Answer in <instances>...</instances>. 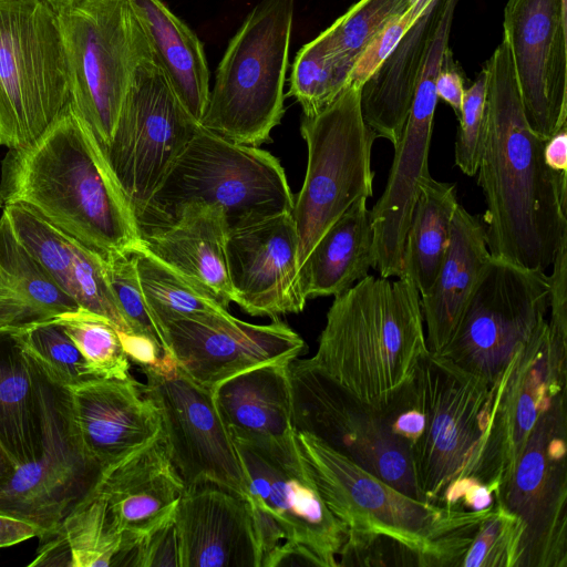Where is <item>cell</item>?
I'll use <instances>...</instances> for the list:
<instances>
[{
  "label": "cell",
  "instance_id": "43",
  "mask_svg": "<svg viewBox=\"0 0 567 567\" xmlns=\"http://www.w3.org/2000/svg\"><path fill=\"white\" fill-rule=\"evenodd\" d=\"M103 259L114 300L131 332L151 339L166 354L165 338L146 305L132 252Z\"/></svg>",
  "mask_w": 567,
  "mask_h": 567
},
{
  "label": "cell",
  "instance_id": "15",
  "mask_svg": "<svg viewBox=\"0 0 567 567\" xmlns=\"http://www.w3.org/2000/svg\"><path fill=\"white\" fill-rule=\"evenodd\" d=\"M566 391L540 413L495 503L525 526L518 567L567 566Z\"/></svg>",
  "mask_w": 567,
  "mask_h": 567
},
{
  "label": "cell",
  "instance_id": "37",
  "mask_svg": "<svg viewBox=\"0 0 567 567\" xmlns=\"http://www.w3.org/2000/svg\"><path fill=\"white\" fill-rule=\"evenodd\" d=\"M132 255L146 305L162 333L164 326L173 320L228 311L212 293L155 258L142 245Z\"/></svg>",
  "mask_w": 567,
  "mask_h": 567
},
{
  "label": "cell",
  "instance_id": "19",
  "mask_svg": "<svg viewBox=\"0 0 567 567\" xmlns=\"http://www.w3.org/2000/svg\"><path fill=\"white\" fill-rule=\"evenodd\" d=\"M567 0H507V41L526 120L544 141L567 126Z\"/></svg>",
  "mask_w": 567,
  "mask_h": 567
},
{
  "label": "cell",
  "instance_id": "2",
  "mask_svg": "<svg viewBox=\"0 0 567 567\" xmlns=\"http://www.w3.org/2000/svg\"><path fill=\"white\" fill-rule=\"evenodd\" d=\"M0 199L22 204L103 258L142 245L135 213L72 106L31 145L10 150Z\"/></svg>",
  "mask_w": 567,
  "mask_h": 567
},
{
  "label": "cell",
  "instance_id": "3",
  "mask_svg": "<svg viewBox=\"0 0 567 567\" xmlns=\"http://www.w3.org/2000/svg\"><path fill=\"white\" fill-rule=\"evenodd\" d=\"M429 352L420 293L403 275H368L334 296L312 362L360 400L386 402Z\"/></svg>",
  "mask_w": 567,
  "mask_h": 567
},
{
  "label": "cell",
  "instance_id": "42",
  "mask_svg": "<svg viewBox=\"0 0 567 567\" xmlns=\"http://www.w3.org/2000/svg\"><path fill=\"white\" fill-rule=\"evenodd\" d=\"M525 526L497 503L478 526L460 567H518Z\"/></svg>",
  "mask_w": 567,
  "mask_h": 567
},
{
  "label": "cell",
  "instance_id": "14",
  "mask_svg": "<svg viewBox=\"0 0 567 567\" xmlns=\"http://www.w3.org/2000/svg\"><path fill=\"white\" fill-rule=\"evenodd\" d=\"M199 126L150 50L135 69L112 138L104 150L137 221Z\"/></svg>",
  "mask_w": 567,
  "mask_h": 567
},
{
  "label": "cell",
  "instance_id": "40",
  "mask_svg": "<svg viewBox=\"0 0 567 567\" xmlns=\"http://www.w3.org/2000/svg\"><path fill=\"white\" fill-rule=\"evenodd\" d=\"M348 85L349 75L334 63L318 35L296 54L287 95L296 99L305 116H312L331 104Z\"/></svg>",
  "mask_w": 567,
  "mask_h": 567
},
{
  "label": "cell",
  "instance_id": "39",
  "mask_svg": "<svg viewBox=\"0 0 567 567\" xmlns=\"http://www.w3.org/2000/svg\"><path fill=\"white\" fill-rule=\"evenodd\" d=\"M55 320L75 343L93 377L123 380L131 375L118 330L110 320L81 308Z\"/></svg>",
  "mask_w": 567,
  "mask_h": 567
},
{
  "label": "cell",
  "instance_id": "9",
  "mask_svg": "<svg viewBox=\"0 0 567 567\" xmlns=\"http://www.w3.org/2000/svg\"><path fill=\"white\" fill-rule=\"evenodd\" d=\"M307 169L293 202L300 270L323 234L359 198L373 194L371 152L378 135L361 111V86L350 84L326 109L302 115Z\"/></svg>",
  "mask_w": 567,
  "mask_h": 567
},
{
  "label": "cell",
  "instance_id": "32",
  "mask_svg": "<svg viewBox=\"0 0 567 567\" xmlns=\"http://www.w3.org/2000/svg\"><path fill=\"white\" fill-rule=\"evenodd\" d=\"M368 198H359L323 234L301 270L307 298L338 296L367 277L374 266V234Z\"/></svg>",
  "mask_w": 567,
  "mask_h": 567
},
{
  "label": "cell",
  "instance_id": "23",
  "mask_svg": "<svg viewBox=\"0 0 567 567\" xmlns=\"http://www.w3.org/2000/svg\"><path fill=\"white\" fill-rule=\"evenodd\" d=\"M179 567H261L248 501L216 484L186 487L175 513Z\"/></svg>",
  "mask_w": 567,
  "mask_h": 567
},
{
  "label": "cell",
  "instance_id": "26",
  "mask_svg": "<svg viewBox=\"0 0 567 567\" xmlns=\"http://www.w3.org/2000/svg\"><path fill=\"white\" fill-rule=\"evenodd\" d=\"M97 488L116 528L140 539L175 512L186 486L162 432L150 444L106 468Z\"/></svg>",
  "mask_w": 567,
  "mask_h": 567
},
{
  "label": "cell",
  "instance_id": "21",
  "mask_svg": "<svg viewBox=\"0 0 567 567\" xmlns=\"http://www.w3.org/2000/svg\"><path fill=\"white\" fill-rule=\"evenodd\" d=\"M163 334L166 354L209 389L262 364L290 362L306 348L302 338L278 318L254 324L228 311L173 320L164 326Z\"/></svg>",
  "mask_w": 567,
  "mask_h": 567
},
{
  "label": "cell",
  "instance_id": "46",
  "mask_svg": "<svg viewBox=\"0 0 567 567\" xmlns=\"http://www.w3.org/2000/svg\"><path fill=\"white\" fill-rule=\"evenodd\" d=\"M432 0H417L403 13L391 19L358 58L349 83L361 86L392 52Z\"/></svg>",
  "mask_w": 567,
  "mask_h": 567
},
{
  "label": "cell",
  "instance_id": "20",
  "mask_svg": "<svg viewBox=\"0 0 567 567\" xmlns=\"http://www.w3.org/2000/svg\"><path fill=\"white\" fill-rule=\"evenodd\" d=\"M566 359L567 349L549 340L546 324L515 354L496 382L492 423L476 475L495 493L540 413L566 391Z\"/></svg>",
  "mask_w": 567,
  "mask_h": 567
},
{
  "label": "cell",
  "instance_id": "18",
  "mask_svg": "<svg viewBox=\"0 0 567 567\" xmlns=\"http://www.w3.org/2000/svg\"><path fill=\"white\" fill-rule=\"evenodd\" d=\"M449 34L437 31L431 42L414 91L411 109L394 147L383 194L371 212L374 266L383 278L403 275L406 231L417 199L420 181L430 175L429 151L437 103L436 79L449 51Z\"/></svg>",
  "mask_w": 567,
  "mask_h": 567
},
{
  "label": "cell",
  "instance_id": "25",
  "mask_svg": "<svg viewBox=\"0 0 567 567\" xmlns=\"http://www.w3.org/2000/svg\"><path fill=\"white\" fill-rule=\"evenodd\" d=\"M2 214L25 249L81 309L132 333L114 300L104 259L22 204L4 205Z\"/></svg>",
  "mask_w": 567,
  "mask_h": 567
},
{
  "label": "cell",
  "instance_id": "35",
  "mask_svg": "<svg viewBox=\"0 0 567 567\" xmlns=\"http://www.w3.org/2000/svg\"><path fill=\"white\" fill-rule=\"evenodd\" d=\"M419 189L404 241L403 275L422 296L433 285L445 256L458 200L455 184L431 175L420 181Z\"/></svg>",
  "mask_w": 567,
  "mask_h": 567
},
{
  "label": "cell",
  "instance_id": "7",
  "mask_svg": "<svg viewBox=\"0 0 567 567\" xmlns=\"http://www.w3.org/2000/svg\"><path fill=\"white\" fill-rule=\"evenodd\" d=\"M70 105L59 12L45 0H0V145H31Z\"/></svg>",
  "mask_w": 567,
  "mask_h": 567
},
{
  "label": "cell",
  "instance_id": "12",
  "mask_svg": "<svg viewBox=\"0 0 567 567\" xmlns=\"http://www.w3.org/2000/svg\"><path fill=\"white\" fill-rule=\"evenodd\" d=\"M30 359L41 404L42 450L35 460L19 465L0 492V513L32 523L47 536L97 487L104 468L83 445L70 389Z\"/></svg>",
  "mask_w": 567,
  "mask_h": 567
},
{
  "label": "cell",
  "instance_id": "29",
  "mask_svg": "<svg viewBox=\"0 0 567 567\" xmlns=\"http://www.w3.org/2000/svg\"><path fill=\"white\" fill-rule=\"evenodd\" d=\"M432 0L413 25L361 87L365 123L394 146L405 125L419 76L444 11Z\"/></svg>",
  "mask_w": 567,
  "mask_h": 567
},
{
  "label": "cell",
  "instance_id": "47",
  "mask_svg": "<svg viewBox=\"0 0 567 567\" xmlns=\"http://www.w3.org/2000/svg\"><path fill=\"white\" fill-rule=\"evenodd\" d=\"M174 513L138 539L135 567H179Z\"/></svg>",
  "mask_w": 567,
  "mask_h": 567
},
{
  "label": "cell",
  "instance_id": "48",
  "mask_svg": "<svg viewBox=\"0 0 567 567\" xmlns=\"http://www.w3.org/2000/svg\"><path fill=\"white\" fill-rule=\"evenodd\" d=\"M320 566V559L305 545L284 540L261 561V567Z\"/></svg>",
  "mask_w": 567,
  "mask_h": 567
},
{
  "label": "cell",
  "instance_id": "13",
  "mask_svg": "<svg viewBox=\"0 0 567 567\" xmlns=\"http://www.w3.org/2000/svg\"><path fill=\"white\" fill-rule=\"evenodd\" d=\"M292 426L406 495L422 501L410 457L382 406L360 400L311 359L288 363Z\"/></svg>",
  "mask_w": 567,
  "mask_h": 567
},
{
  "label": "cell",
  "instance_id": "49",
  "mask_svg": "<svg viewBox=\"0 0 567 567\" xmlns=\"http://www.w3.org/2000/svg\"><path fill=\"white\" fill-rule=\"evenodd\" d=\"M118 336L130 362L136 363L140 368L155 364L164 354L158 346L146 337L121 331Z\"/></svg>",
  "mask_w": 567,
  "mask_h": 567
},
{
  "label": "cell",
  "instance_id": "53",
  "mask_svg": "<svg viewBox=\"0 0 567 567\" xmlns=\"http://www.w3.org/2000/svg\"><path fill=\"white\" fill-rule=\"evenodd\" d=\"M18 466L19 465L0 441V492L9 483Z\"/></svg>",
  "mask_w": 567,
  "mask_h": 567
},
{
  "label": "cell",
  "instance_id": "8",
  "mask_svg": "<svg viewBox=\"0 0 567 567\" xmlns=\"http://www.w3.org/2000/svg\"><path fill=\"white\" fill-rule=\"evenodd\" d=\"M59 18L71 106L104 152L135 69L151 48L130 0H78Z\"/></svg>",
  "mask_w": 567,
  "mask_h": 567
},
{
  "label": "cell",
  "instance_id": "10",
  "mask_svg": "<svg viewBox=\"0 0 567 567\" xmlns=\"http://www.w3.org/2000/svg\"><path fill=\"white\" fill-rule=\"evenodd\" d=\"M413 375L422 393L425 424L410 462L422 499L439 505L454 483L477 481L496 382L477 379L430 351Z\"/></svg>",
  "mask_w": 567,
  "mask_h": 567
},
{
  "label": "cell",
  "instance_id": "16",
  "mask_svg": "<svg viewBox=\"0 0 567 567\" xmlns=\"http://www.w3.org/2000/svg\"><path fill=\"white\" fill-rule=\"evenodd\" d=\"M141 369L146 378L142 390L158 409L169 456L185 486L212 483L246 498L247 476L212 389L168 354Z\"/></svg>",
  "mask_w": 567,
  "mask_h": 567
},
{
  "label": "cell",
  "instance_id": "22",
  "mask_svg": "<svg viewBox=\"0 0 567 567\" xmlns=\"http://www.w3.org/2000/svg\"><path fill=\"white\" fill-rule=\"evenodd\" d=\"M227 266L234 302L254 317L299 313L307 298L291 213L228 231Z\"/></svg>",
  "mask_w": 567,
  "mask_h": 567
},
{
  "label": "cell",
  "instance_id": "44",
  "mask_svg": "<svg viewBox=\"0 0 567 567\" xmlns=\"http://www.w3.org/2000/svg\"><path fill=\"white\" fill-rule=\"evenodd\" d=\"M486 97V72L483 68L474 83L464 90L460 127L455 142V165L467 176L476 175L481 156Z\"/></svg>",
  "mask_w": 567,
  "mask_h": 567
},
{
  "label": "cell",
  "instance_id": "51",
  "mask_svg": "<svg viewBox=\"0 0 567 567\" xmlns=\"http://www.w3.org/2000/svg\"><path fill=\"white\" fill-rule=\"evenodd\" d=\"M435 87L437 97L444 100L460 116L465 90L460 73L453 69H446L444 62L437 75Z\"/></svg>",
  "mask_w": 567,
  "mask_h": 567
},
{
  "label": "cell",
  "instance_id": "5",
  "mask_svg": "<svg viewBox=\"0 0 567 567\" xmlns=\"http://www.w3.org/2000/svg\"><path fill=\"white\" fill-rule=\"evenodd\" d=\"M295 197L280 161L202 126L174 161L138 219L141 234L168 224L189 203L221 208L229 230L284 213Z\"/></svg>",
  "mask_w": 567,
  "mask_h": 567
},
{
  "label": "cell",
  "instance_id": "31",
  "mask_svg": "<svg viewBox=\"0 0 567 567\" xmlns=\"http://www.w3.org/2000/svg\"><path fill=\"white\" fill-rule=\"evenodd\" d=\"M130 1L156 63L184 107L200 124L210 91L202 42L163 0Z\"/></svg>",
  "mask_w": 567,
  "mask_h": 567
},
{
  "label": "cell",
  "instance_id": "30",
  "mask_svg": "<svg viewBox=\"0 0 567 567\" xmlns=\"http://www.w3.org/2000/svg\"><path fill=\"white\" fill-rule=\"evenodd\" d=\"M289 362L262 364L212 389L233 437L285 441L293 437Z\"/></svg>",
  "mask_w": 567,
  "mask_h": 567
},
{
  "label": "cell",
  "instance_id": "27",
  "mask_svg": "<svg viewBox=\"0 0 567 567\" xmlns=\"http://www.w3.org/2000/svg\"><path fill=\"white\" fill-rule=\"evenodd\" d=\"M228 231L221 208L189 203L168 224L142 231V246L228 308L234 302L226 254Z\"/></svg>",
  "mask_w": 567,
  "mask_h": 567
},
{
  "label": "cell",
  "instance_id": "38",
  "mask_svg": "<svg viewBox=\"0 0 567 567\" xmlns=\"http://www.w3.org/2000/svg\"><path fill=\"white\" fill-rule=\"evenodd\" d=\"M408 9V0H359L319 37L334 63L350 78L365 47L391 19Z\"/></svg>",
  "mask_w": 567,
  "mask_h": 567
},
{
  "label": "cell",
  "instance_id": "11",
  "mask_svg": "<svg viewBox=\"0 0 567 567\" xmlns=\"http://www.w3.org/2000/svg\"><path fill=\"white\" fill-rule=\"evenodd\" d=\"M549 277L491 258L458 324L435 353L489 384L546 324Z\"/></svg>",
  "mask_w": 567,
  "mask_h": 567
},
{
  "label": "cell",
  "instance_id": "28",
  "mask_svg": "<svg viewBox=\"0 0 567 567\" xmlns=\"http://www.w3.org/2000/svg\"><path fill=\"white\" fill-rule=\"evenodd\" d=\"M491 258L482 218L458 203L439 272L429 291L420 296L430 352L439 353L453 336Z\"/></svg>",
  "mask_w": 567,
  "mask_h": 567
},
{
  "label": "cell",
  "instance_id": "34",
  "mask_svg": "<svg viewBox=\"0 0 567 567\" xmlns=\"http://www.w3.org/2000/svg\"><path fill=\"white\" fill-rule=\"evenodd\" d=\"M0 441L18 465L42 450V413L20 329L0 328Z\"/></svg>",
  "mask_w": 567,
  "mask_h": 567
},
{
  "label": "cell",
  "instance_id": "55",
  "mask_svg": "<svg viewBox=\"0 0 567 567\" xmlns=\"http://www.w3.org/2000/svg\"><path fill=\"white\" fill-rule=\"evenodd\" d=\"M416 1H417V0H408V2H409V8H410L411 6H413Z\"/></svg>",
  "mask_w": 567,
  "mask_h": 567
},
{
  "label": "cell",
  "instance_id": "4",
  "mask_svg": "<svg viewBox=\"0 0 567 567\" xmlns=\"http://www.w3.org/2000/svg\"><path fill=\"white\" fill-rule=\"evenodd\" d=\"M305 466L329 511L348 532L382 535L416 551L423 567H460L483 511L413 498L313 436L296 432Z\"/></svg>",
  "mask_w": 567,
  "mask_h": 567
},
{
  "label": "cell",
  "instance_id": "24",
  "mask_svg": "<svg viewBox=\"0 0 567 567\" xmlns=\"http://www.w3.org/2000/svg\"><path fill=\"white\" fill-rule=\"evenodd\" d=\"M69 389L83 445L104 471L163 432L158 409L131 375L95 377Z\"/></svg>",
  "mask_w": 567,
  "mask_h": 567
},
{
  "label": "cell",
  "instance_id": "50",
  "mask_svg": "<svg viewBox=\"0 0 567 567\" xmlns=\"http://www.w3.org/2000/svg\"><path fill=\"white\" fill-rule=\"evenodd\" d=\"M44 532L37 525L0 513V548L9 547L33 537L42 538Z\"/></svg>",
  "mask_w": 567,
  "mask_h": 567
},
{
  "label": "cell",
  "instance_id": "1",
  "mask_svg": "<svg viewBox=\"0 0 567 567\" xmlns=\"http://www.w3.org/2000/svg\"><path fill=\"white\" fill-rule=\"evenodd\" d=\"M486 97L477 183L488 251L546 272L567 241V173L544 159L545 142L529 126L505 38L484 65Z\"/></svg>",
  "mask_w": 567,
  "mask_h": 567
},
{
  "label": "cell",
  "instance_id": "45",
  "mask_svg": "<svg viewBox=\"0 0 567 567\" xmlns=\"http://www.w3.org/2000/svg\"><path fill=\"white\" fill-rule=\"evenodd\" d=\"M339 566H421L420 555L400 542L374 534L347 532Z\"/></svg>",
  "mask_w": 567,
  "mask_h": 567
},
{
  "label": "cell",
  "instance_id": "36",
  "mask_svg": "<svg viewBox=\"0 0 567 567\" xmlns=\"http://www.w3.org/2000/svg\"><path fill=\"white\" fill-rule=\"evenodd\" d=\"M44 537L52 538L62 548L69 567L115 566L124 545V535L113 523L97 487Z\"/></svg>",
  "mask_w": 567,
  "mask_h": 567
},
{
  "label": "cell",
  "instance_id": "52",
  "mask_svg": "<svg viewBox=\"0 0 567 567\" xmlns=\"http://www.w3.org/2000/svg\"><path fill=\"white\" fill-rule=\"evenodd\" d=\"M544 159L551 169L567 173V126L545 142Z\"/></svg>",
  "mask_w": 567,
  "mask_h": 567
},
{
  "label": "cell",
  "instance_id": "6",
  "mask_svg": "<svg viewBox=\"0 0 567 567\" xmlns=\"http://www.w3.org/2000/svg\"><path fill=\"white\" fill-rule=\"evenodd\" d=\"M295 0H261L230 40L200 126L233 142L259 146L284 115Z\"/></svg>",
  "mask_w": 567,
  "mask_h": 567
},
{
  "label": "cell",
  "instance_id": "41",
  "mask_svg": "<svg viewBox=\"0 0 567 567\" xmlns=\"http://www.w3.org/2000/svg\"><path fill=\"white\" fill-rule=\"evenodd\" d=\"M20 337L28 353L65 386L72 388L95 378L75 343L55 319L22 328Z\"/></svg>",
  "mask_w": 567,
  "mask_h": 567
},
{
  "label": "cell",
  "instance_id": "54",
  "mask_svg": "<svg viewBox=\"0 0 567 567\" xmlns=\"http://www.w3.org/2000/svg\"><path fill=\"white\" fill-rule=\"evenodd\" d=\"M48 1L58 12L64 10L78 0H45Z\"/></svg>",
  "mask_w": 567,
  "mask_h": 567
},
{
  "label": "cell",
  "instance_id": "17",
  "mask_svg": "<svg viewBox=\"0 0 567 567\" xmlns=\"http://www.w3.org/2000/svg\"><path fill=\"white\" fill-rule=\"evenodd\" d=\"M233 440L247 476L246 498L275 518L285 540L305 545L322 567H338L348 530L322 501L296 436L285 441Z\"/></svg>",
  "mask_w": 567,
  "mask_h": 567
},
{
  "label": "cell",
  "instance_id": "33",
  "mask_svg": "<svg viewBox=\"0 0 567 567\" xmlns=\"http://www.w3.org/2000/svg\"><path fill=\"white\" fill-rule=\"evenodd\" d=\"M80 309L0 217V328L22 329Z\"/></svg>",
  "mask_w": 567,
  "mask_h": 567
}]
</instances>
